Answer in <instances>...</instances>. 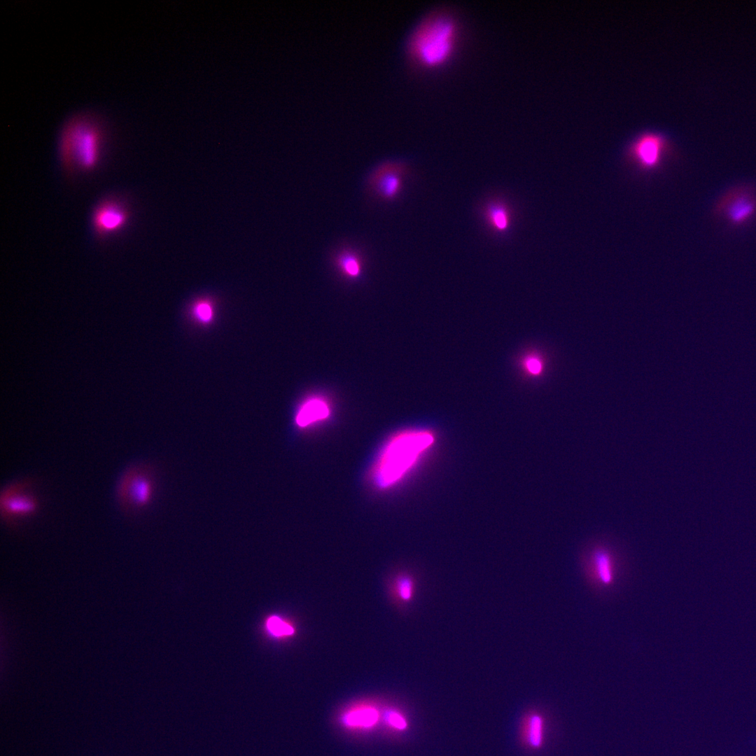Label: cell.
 Listing matches in <instances>:
<instances>
[{
    "label": "cell",
    "mask_w": 756,
    "mask_h": 756,
    "mask_svg": "<svg viewBox=\"0 0 756 756\" xmlns=\"http://www.w3.org/2000/svg\"><path fill=\"white\" fill-rule=\"evenodd\" d=\"M459 27L456 20L438 12L424 18L414 29L407 43L409 60L422 69L446 64L456 50Z\"/></svg>",
    "instance_id": "obj_1"
},
{
    "label": "cell",
    "mask_w": 756,
    "mask_h": 756,
    "mask_svg": "<svg viewBox=\"0 0 756 756\" xmlns=\"http://www.w3.org/2000/svg\"><path fill=\"white\" fill-rule=\"evenodd\" d=\"M104 141V130L99 120L89 113H78L62 126L59 153L62 165L67 174L75 167L91 172L98 165Z\"/></svg>",
    "instance_id": "obj_2"
},
{
    "label": "cell",
    "mask_w": 756,
    "mask_h": 756,
    "mask_svg": "<svg viewBox=\"0 0 756 756\" xmlns=\"http://www.w3.org/2000/svg\"><path fill=\"white\" fill-rule=\"evenodd\" d=\"M432 442L433 437L424 432L406 433L393 438L377 465L374 472L377 483L385 487L396 482Z\"/></svg>",
    "instance_id": "obj_3"
},
{
    "label": "cell",
    "mask_w": 756,
    "mask_h": 756,
    "mask_svg": "<svg viewBox=\"0 0 756 756\" xmlns=\"http://www.w3.org/2000/svg\"><path fill=\"white\" fill-rule=\"evenodd\" d=\"M115 494L120 507L126 513L146 507L153 494L149 470L141 465L128 468L118 480Z\"/></svg>",
    "instance_id": "obj_4"
},
{
    "label": "cell",
    "mask_w": 756,
    "mask_h": 756,
    "mask_svg": "<svg viewBox=\"0 0 756 756\" xmlns=\"http://www.w3.org/2000/svg\"><path fill=\"white\" fill-rule=\"evenodd\" d=\"M29 479L13 482L4 487L0 495L1 517L5 524L13 526L17 522L36 514L39 500L32 491Z\"/></svg>",
    "instance_id": "obj_5"
},
{
    "label": "cell",
    "mask_w": 756,
    "mask_h": 756,
    "mask_svg": "<svg viewBox=\"0 0 756 756\" xmlns=\"http://www.w3.org/2000/svg\"><path fill=\"white\" fill-rule=\"evenodd\" d=\"M714 213L732 226L749 223L756 217L755 189L746 185L732 188L718 200Z\"/></svg>",
    "instance_id": "obj_6"
},
{
    "label": "cell",
    "mask_w": 756,
    "mask_h": 756,
    "mask_svg": "<svg viewBox=\"0 0 756 756\" xmlns=\"http://www.w3.org/2000/svg\"><path fill=\"white\" fill-rule=\"evenodd\" d=\"M406 172L404 163L398 161L384 162L376 167L368 179L371 192L384 201H392L399 195Z\"/></svg>",
    "instance_id": "obj_7"
},
{
    "label": "cell",
    "mask_w": 756,
    "mask_h": 756,
    "mask_svg": "<svg viewBox=\"0 0 756 756\" xmlns=\"http://www.w3.org/2000/svg\"><path fill=\"white\" fill-rule=\"evenodd\" d=\"M610 543L608 539L597 538L589 543L585 552L588 568L603 585L610 584L615 577L617 553Z\"/></svg>",
    "instance_id": "obj_8"
},
{
    "label": "cell",
    "mask_w": 756,
    "mask_h": 756,
    "mask_svg": "<svg viewBox=\"0 0 756 756\" xmlns=\"http://www.w3.org/2000/svg\"><path fill=\"white\" fill-rule=\"evenodd\" d=\"M129 211L123 203L115 198H108L95 208L92 224L96 235L104 238L125 227L129 220Z\"/></svg>",
    "instance_id": "obj_9"
},
{
    "label": "cell",
    "mask_w": 756,
    "mask_h": 756,
    "mask_svg": "<svg viewBox=\"0 0 756 756\" xmlns=\"http://www.w3.org/2000/svg\"><path fill=\"white\" fill-rule=\"evenodd\" d=\"M666 147L665 140L660 134L647 133L641 135L631 147L634 159L645 169L656 167Z\"/></svg>",
    "instance_id": "obj_10"
},
{
    "label": "cell",
    "mask_w": 756,
    "mask_h": 756,
    "mask_svg": "<svg viewBox=\"0 0 756 756\" xmlns=\"http://www.w3.org/2000/svg\"><path fill=\"white\" fill-rule=\"evenodd\" d=\"M333 263L344 275L357 277L362 271L363 261L358 252L351 248H344L336 253Z\"/></svg>",
    "instance_id": "obj_11"
},
{
    "label": "cell",
    "mask_w": 756,
    "mask_h": 756,
    "mask_svg": "<svg viewBox=\"0 0 756 756\" xmlns=\"http://www.w3.org/2000/svg\"><path fill=\"white\" fill-rule=\"evenodd\" d=\"M329 410L323 401L314 399L307 402L300 410L296 416L299 426L304 427L312 422L327 417Z\"/></svg>",
    "instance_id": "obj_12"
},
{
    "label": "cell",
    "mask_w": 756,
    "mask_h": 756,
    "mask_svg": "<svg viewBox=\"0 0 756 756\" xmlns=\"http://www.w3.org/2000/svg\"><path fill=\"white\" fill-rule=\"evenodd\" d=\"M524 738L528 746L540 748L544 739V719L538 713H532L526 718L524 725Z\"/></svg>",
    "instance_id": "obj_13"
},
{
    "label": "cell",
    "mask_w": 756,
    "mask_h": 756,
    "mask_svg": "<svg viewBox=\"0 0 756 756\" xmlns=\"http://www.w3.org/2000/svg\"><path fill=\"white\" fill-rule=\"evenodd\" d=\"M344 720L349 726L369 727L377 722L378 713L374 708L359 709L347 713Z\"/></svg>",
    "instance_id": "obj_14"
},
{
    "label": "cell",
    "mask_w": 756,
    "mask_h": 756,
    "mask_svg": "<svg viewBox=\"0 0 756 756\" xmlns=\"http://www.w3.org/2000/svg\"><path fill=\"white\" fill-rule=\"evenodd\" d=\"M487 217L493 227L499 230H505L509 225L510 219L507 210L502 206L493 205L488 211Z\"/></svg>",
    "instance_id": "obj_15"
},
{
    "label": "cell",
    "mask_w": 756,
    "mask_h": 756,
    "mask_svg": "<svg viewBox=\"0 0 756 756\" xmlns=\"http://www.w3.org/2000/svg\"><path fill=\"white\" fill-rule=\"evenodd\" d=\"M268 630L276 636H290L294 633L293 628L276 616L271 617L267 623Z\"/></svg>",
    "instance_id": "obj_16"
},
{
    "label": "cell",
    "mask_w": 756,
    "mask_h": 756,
    "mask_svg": "<svg viewBox=\"0 0 756 756\" xmlns=\"http://www.w3.org/2000/svg\"><path fill=\"white\" fill-rule=\"evenodd\" d=\"M413 587V582L408 577H402L398 582V593L401 598L405 601L411 598L414 591Z\"/></svg>",
    "instance_id": "obj_17"
},
{
    "label": "cell",
    "mask_w": 756,
    "mask_h": 756,
    "mask_svg": "<svg viewBox=\"0 0 756 756\" xmlns=\"http://www.w3.org/2000/svg\"><path fill=\"white\" fill-rule=\"evenodd\" d=\"M195 308V314L200 321L207 322L212 318V309L207 302H200Z\"/></svg>",
    "instance_id": "obj_18"
},
{
    "label": "cell",
    "mask_w": 756,
    "mask_h": 756,
    "mask_svg": "<svg viewBox=\"0 0 756 756\" xmlns=\"http://www.w3.org/2000/svg\"><path fill=\"white\" fill-rule=\"evenodd\" d=\"M387 721L393 727L399 729H403L407 726V723L404 718L400 714L395 712H392L388 714L387 717Z\"/></svg>",
    "instance_id": "obj_19"
},
{
    "label": "cell",
    "mask_w": 756,
    "mask_h": 756,
    "mask_svg": "<svg viewBox=\"0 0 756 756\" xmlns=\"http://www.w3.org/2000/svg\"><path fill=\"white\" fill-rule=\"evenodd\" d=\"M526 368L531 372L537 374L540 370L541 365L537 359L530 358L526 361Z\"/></svg>",
    "instance_id": "obj_20"
}]
</instances>
